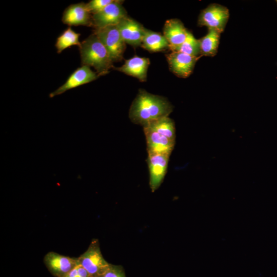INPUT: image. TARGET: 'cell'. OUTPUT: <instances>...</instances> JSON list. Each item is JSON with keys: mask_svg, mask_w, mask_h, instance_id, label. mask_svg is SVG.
I'll use <instances>...</instances> for the list:
<instances>
[{"mask_svg": "<svg viewBox=\"0 0 277 277\" xmlns=\"http://www.w3.org/2000/svg\"><path fill=\"white\" fill-rule=\"evenodd\" d=\"M172 110L166 98L140 89L130 107L129 116L132 123L144 127L168 116Z\"/></svg>", "mask_w": 277, "mask_h": 277, "instance_id": "6da1fadb", "label": "cell"}, {"mask_svg": "<svg viewBox=\"0 0 277 277\" xmlns=\"http://www.w3.org/2000/svg\"><path fill=\"white\" fill-rule=\"evenodd\" d=\"M79 50L82 66L93 67L98 76L108 73L113 67L110 54L94 33L81 42Z\"/></svg>", "mask_w": 277, "mask_h": 277, "instance_id": "7a4b0ae2", "label": "cell"}, {"mask_svg": "<svg viewBox=\"0 0 277 277\" xmlns=\"http://www.w3.org/2000/svg\"><path fill=\"white\" fill-rule=\"evenodd\" d=\"M77 259L78 264L86 269L91 277H103L111 265L103 257L96 239L92 240L86 251Z\"/></svg>", "mask_w": 277, "mask_h": 277, "instance_id": "3957f363", "label": "cell"}, {"mask_svg": "<svg viewBox=\"0 0 277 277\" xmlns=\"http://www.w3.org/2000/svg\"><path fill=\"white\" fill-rule=\"evenodd\" d=\"M108 50L113 62L123 59L125 43L122 39L116 25L109 26L94 31Z\"/></svg>", "mask_w": 277, "mask_h": 277, "instance_id": "277c9868", "label": "cell"}, {"mask_svg": "<svg viewBox=\"0 0 277 277\" xmlns=\"http://www.w3.org/2000/svg\"><path fill=\"white\" fill-rule=\"evenodd\" d=\"M229 17V12L227 8L212 4L201 11L199 16L198 25L221 33L225 28Z\"/></svg>", "mask_w": 277, "mask_h": 277, "instance_id": "5b68a950", "label": "cell"}, {"mask_svg": "<svg viewBox=\"0 0 277 277\" xmlns=\"http://www.w3.org/2000/svg\"><path fill=\"white\" fill-rule=\"evenodd\" d=\"M121 2L114 1L100 12L92 14V26L96 29L117 25L123 18L127 16Z\"/></svg>", "mask_w": 277, "mask_h": 277, "instance_id": "8992f818", "label": "cell"}, {"mask_svg": "<svg viewBox=\"0 0 277 277\" xmlns=\"http://www.w3.org/2000/svg\"><path fill=\"white\" fill-rule=\"evenodd\" d=\"M170 155L160 154H148L147 159L149 186L152 192L156 191L163 182L167 171Z\"/></svg>", "mask_w": 277, "mask_h": 277, "instance_id": "52a82bcc", "label": "cell"}, {"mask_svg": "<svg viewBox=\"0 0 277 277\" xmlns=\"http://www.w3.org/2000/svg\"><path fill=\"white\" fill-rule=\"evenodd\" d=\"M200 57L178 51H172L166 54L170 70L182 78H186L192 73Z\"/></svg>", "mask_w": 277, "mask_h": 277, "instance_id": "ba28073f", "label": "cell"}, {"mask_svg": "<svg viewBox=\"0 0 277 277\" xmlns=\"http://www.w3.org/2000/svg\"><path fill=\"white\" fill-rule=\"evenodd\" d=\"M44 262L50 273L55 277H64L78 265L77 258H71L51 251L44 258Z\"/></svg>", "mask_w": 277, "mask_h": 277, "instance_id": "9c48e42d", "label": "cell"}, {"mask_svg": "<svg viewBox=\"0 0 277 277\" xmlns=\"http://www.w3.org/2000/svg\"><path fill=\"white\" fill-rule=\"evenodd\" d=\"M97 73L93 71L90 67L83 65L77 68L68 77L66 82L56 90L49 94L52 98L60 95L67 90L89 83L98 78Z\"/></svg>", "mask_w": 277, "mask_h": 277, "instance_id": "30bf717a", "label": "cell"}, {"mask_svg": "<svg viewBox=\"0 0 277 277\" xmlns=\"http://www.w3.org/2000/svg\"><path fill=\"white\" fill-rule=\"evenodd\" d=\"M125 43L132 46H141L146 29L142 25L127 16L116 25Z\"/></svg>", "mask_w": 277, "mask_h": 277, "instance_id": "8fae6325", "label": "cell"}, {"mask_svg": "<svg viewBox=\"0 0 277 277\" xmlns=\"http://www.w3.org/2000/svg\"><path fill=\"white\" fill-rule=\"evenodd\" d=\"M143 128L148 154H160L170 156L175 145V142L148 127H143Z\"/></svg>", "mask_w": 277, "mask_h": 277, "instance_id": "7c38bea8", "label": "cell"}, {"mask_svg": "<svg viewBox=\"0 0 277 277\" xmlns=\"http://www.w3.org/2000/svg\"><path fill=\"white\" fill-rule=\"evenodd\" d=\"M92 15L87 8L86 4L79 3L70 5L65 9L62 21L69 27L77 26L91 27Z\"/></svg>", "mask_w": 277, "mask_h": 277, "instance_id": "4fadbf2b", "label": "cell"}, {"mask_svg": "<svg viewBox=\"0 0 277 277\" xmlns=\"http://www.w3.org/2000/svg\"><path fill=\"white\" fill-rule=\"evenodd\" d=\"M189 32L182 22L176 18L166 21L163 28V35L168 42L170 50L182 44Z\"/></svg>", "mask_w": 277, "mask_h": 277, "instance_id": "5bb4252c", "label": "cell"}, {"mask_svg": "<svg viewBox=\"0 0 277 277\" xmlns=\"http://www.w3.org/2000/svg\"><path fill=\"white\" fill-rule=\"evenodd\" d=\"M150 60L148 58L134 56L125 61L124 64L116 70L128 75L136 77L141 82H145Z\"/></svg>", "mask_w": 277, "mask_h": 277, "instance_id": "9a60e30c", "label": "cell"}, {"mask_svg": "<svg viewBox=\"0 0 277 277\" xmlns=\"http://www.w3.org/2000/svg\"><path fill=\"white\" fill-rule=\"evenodd\" d=\"M141 47L150 52H160L169 49V45L164 35L146 29Z\"/></svg>", "mask_w": 277, "mask_h": 277, "instance_id": "2e32d148", "label": "cell"}, {"mask_svg": "<svg viewBox=\"0 0 277 277\" xmlns=\"http://www.w3.org/2000/svg\"><path fill=\"white\" fill-rule=\"evenodd\" d=\"M221 33L213 29H208V33L199 39L200 55L214 56L217 52Z\"/></svg>", "mask_w": 277, "mask_h": 277, "instance_id": "e0dca14e", "label": "cell"}, {"mask_svg": "<svg viewBox=\"0 0 277 277\" xmlns=\"http://www.w3.org/2000/svg\"><path fill=\"white\" fill-rule=\"evenodd\" d=\"M81 34L76 32L71 27L67 28L56 39L55 46L57 52L61 53L65 49L72 46H80L81 43L79 41Z\"/></svg>", "mask_w": 277, "mask_h": 277, "instance_id": "ac0fdd59", "label": "cell"}, {"mask_svg": "<svg viewBox=\"0 0 277 277\" xmlns=\"http://www.w3.org/2000/svg\"><path fill=\"white\" fill-rule=\"evenodd\" d=\"M145 126L149 127L170 140L175 142L174 122L168 116L159 119Z\"/></svg>", "mask_w": 277, "mask_h": 277, "instance_id": "d6986e66", "label": "cell"}, {"mask_svg": "<svg viewBox=\"0 0 277 277\" xmlns=\"http://www.w3.org/2000/svg\"><path fill=\"white\" fill-rule=\"evenodd\" d=\"M171 50L181 52L192 56L201 55L199 39H196L190 32H189L186 40L182 44Z\"/></svg>", "mask_w": 277, "mask_h": 277, "instance_id": "ffe728a7", "label": "cell"}, {"mask_svg": "<svg viewBox=\"0 0 277 277\" xmlns=\"http://www.w3.org/2000/svg\"><path fill=\"white\" fill-rule=\"evenodd\" d=\"M114 1V0H91L86 4V6L92 15L100 12Z\"/></svg>", "mask_w": 277, "mask_h": 277, "instance_id": "44dd1931", "label": "cell"}, {"mask_svg": "<svg viewBox=\"0 0 277 277\" xmlns=\"http://www.w3.org/2000/svg\"><path fill=\"white\" fill-rule=\"evenodd\" d=\"M103 277H126L122 266L111 264Z\"/></svg>", "mask_w": 277, "mask_h": 277, "instance_id": "7402d4cb", "label": "cell"}, {"mask_svg": "<svg viewBox=\"0 0 277 277\" xmlns=\"http://www.w3.org/2000/svg\"><path fill=\"white\" fill-rule=\"evenodd\" d=\"M64 277H91L86 269L80 264L71 270Z\"/></svg>", "mask_w": 277, "mask_h": 277, "instance_id": "603a6c76", "label": "cell"}, {"mask_svg": "<svg viewBox=\"0 0 277 277\" xmlns=\"http://www.w3.org/2000/svg\"><path fill=\"white\" fill-rule=\"evenodd\" d=\"M276 3H277V1H276Z\"/></svg>", "mask_w": 277, "mask_h": 277, "instance_id": "cb8c5ba5", "label": "cell"}]
</instances>
